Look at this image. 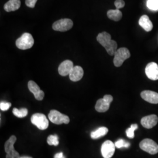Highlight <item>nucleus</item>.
<instances>
[{"instance_id": "423d86ee", "label": "nucleus", "mask_w": 158, "mask_h": 158, "mask_svg": "<svg viewBox=\"0 0 158 158\" xmlns=\"http://www.w3.org/2000/svg\"><path fill=\"white\" fill-rule=\"evenodd\" d=\"M17 141V137L15 136L12 135L6 141L4 148L6 155V158H19V154L14 149V143Z\"/></svg>"}, {"instance_id": "39448f33", "label": "nucleus", "mask_w": 158, "mask_h": 158, "mask_svg": "<svg viewBox=\"0 0 158 158\" xmlns=\"http://www.w3.org/2000/svg\"><path fill=\"white\" fill-rule=\"evenodd\" d=\"M31 121L40 130H46L49 126V121L46 117L41 113L34 114L31 118Z\"/></svg>"}, {"instance_id": "cd10ccee", "label": "nucleus", "mask_w": 158, "mask_h": 158, "mask_svg": "<svg viewBox=\"0 0 158 158\" xmlns=\"http://www.w3.org/2000/svg\"><path fill=\"white\" fill-rule=\"evenodd\" d=\"M38 0H25V4L29 8H34Z\"/></svg>"}, {"instance_id": "aec40b11", "label": "nucleus", "mask_w": 158, "mask_h": 158, "mask_svg": "<svg viewBox=\"0 0 158 158\" xmlns=\"http://www.w3.org/2000/svg\"><path fill=\"white\" fill-rule=\"evenodd\" d=\"M107 17L109 19L114 21H119L123 17V14L118 9L110 10L107 12Z\"/></svg>"}, {"instance_id": "6e6552de", "label": "nucleus", "mask_w": 158, "mask_h": 158, "mask_svg": "<svg viewBox=\"0 0 158 158\" xmlns=\"http://www.w3.org/2000/svg\"><path fill=\"white\" fill-rule=\"evenodd\" d=\"M113 96L105 95L102 98L99 99L95 106V109L98 113H104L107 111L110 108V104L113 102Z\"/></svg>"}, {"instance_id": "bb28decb", "label": "nucleus", "mask_w": 158, "mask_h": 158, "mask_svg": "<svg viewBox=\"0 0 158 158\" xmlns=\"http://www.w3.org/2000/svg\"><path fill=\"white\" fill-rule=\"evenodd\" d=\"M125 4V2L123 0H116L114 2V5L118 10L123 8Z\"/></svg>"}, {"instance_id": "9b49d317", "label": "nucleus", "mask_w": 158, "mask_h": 158, "mask_svg": "<svg viewBox=\"0 0 158 158\" xmlns=\"http://www.w3.org/2000/svg\"><path fill=\"white\" fill-rule=\"evenodd\" d=\"M145 73L148 79L152 80H158V64L155 62L148 63L145 68Z\"/></svg>"}, {"instance_id": "20e7f679", "label": "nucleus", "mask_w": 158, "mask_h": 158, "mask_svg": "<svg viewBox=\"0 0 158 158\" xmlns=\"http://www.w3.org/2000/svg\"><path fill=\"white\" fill-rule=\"evenodd\" d=\"M48 118L51 122L55 124H68L70 122V119L68 115L63 114L55 110H51L49 113Z\"/></svg>"}, {"instance_id": "f257e3e1", "label": "nucleus", "mask_w": 158, "mask_h": 158, "mask_svg": "<svg viewBox=\"0 0 158 158\" xmlns=\"http://www.w3.org/2000/svg\"><path fill=\"white\" fill-rule=\"evenodd\" d=\"M97 40L106 49L108 55L111 56L114 55L117 50V43L111 40L110 34L106 32L100 33L97 36Z\"/></svg>"}, {"instance_id": "9d476101", "label": "nucleus", "mask_w": 158, "mask_h": 158, "mask_svg": "<svg viewBox=\"0 0 158 158\" xmlns=\"http://www.w3.org/2000/svg\"><path fill=\"white\" fill-rule=\"evenodd\" d=\"M115 151V145L113 142L107 140L104 142L101 148V152L104 158H111Z\"/></svg>"}, {"instance_id": "b1692460", "label": "nucleus", "mask_w": 158, "mask_h": 158, "mask_svg": "<svg viewBox=\"0 0 158 158\" xmlns=\"http://www.w3.org/2000/svg\"><path fill=\"white\" fill-rule=\"evenodd\" d=\"M147 6L151 10L158 11V0H148Z\"/></svg>"}, {"instance_id": "7ed1b4c3", "label": "nucleus", "mask_w": 158, "mask_h": 158, "mask_svg": "<svg viewBox=\"0 0 158 158\" xmlns=\"http://www.w3.org/2000/svg\"><path fill=\"white\" fill-rule=\"evenodd\" d=\"M131 56L130 51L126 48H121L117 49L114 54V64L116 67L122 66L125 60L130 58Z\"/></svg>"}, {"instance_id": "f8f14e48", "label": "nucleus", "mask_w": 158, "mask_h": 158, "mask_svg": "<svg viewBox=\"0 0 158 158\" xmlns=\"http://www.w3.org/2000/svg\"><path fill=\"white\" fill-rule=\"evenodd\" d=\"M28 87L29 91L34 94L35 98L37 100L41 101L44 99L45 96L44 92L40 89L39 85H37L35 81L32 80L29 81L28 84Z\"/></svg>"}, {"instance_id": "ddd939ff", "label": "nucleus", "mask_w": 158, "mask_h": 158, "mask_svg": "<svg viewBox=\"0 0 158 158\" xmlns=\"http://www.w3.org/2000/svg\"><path fill=\"white\" fill-rule=\"evenodd\" d=\"M158 117L157 115L152 114L145 116L141 119V125L145 128L151 129L158 124Z\"/></svg>"}, {"instance_id": "dca6fc26", "label": "nucleus", "mask_w": 158, "mask_h": 158, "mask_svg": "<svg viewBox=\"0 0 158 158\" xmlns=\"http://www.w3.org/2000/svg\"><path fill=\"white\" fill-rule=\"evenodd\" d=\"M84 75V71L83 68L79 66H74L72 71L69 74V78L72 81H78L82 79Z\"/></svg>"}, {"instance_id": "393cba45", "label": "nucleus", "mask_w": 158, "mask_h": 158, "mask_svg": "<svg viewBox=\"0 0 158 158\" xmlns=\"http://www.w3.org/2000/svg\"><path fill=\"white\" fill-rule=\"evenodd\" d=\"M115 145L117 148H128L130 147V143L128 142L125 141L123 139H120L117 141L115 142Z\"/></svg>"}, {"instance_id": "0eeeda50", "label": "nucleus", "mask_w": 158, "mask_h": 158, "mask_svg": "<svg viewBox=\"0 0 158 158\" xmlns=\"http://www.w3.org/2000/svg\"><path fill=\"white\" fill-rule=\"evenodd\" d=\"M139 147L142 150L149 154L155 155L158 153V145L151 139H144L140 142Z\"/></svg>"}, {"instance_id": "4be33fe9", "label": "nucleus", "mask_w": 158, "mask_h": 158, "mask_svg": "<svg viewBox=\"0 0 158 158\" xmlns=\"http://www.w3.org/2000/svg\"><path fill=\"white\" fill-rule=\"evenodd\" d=\"M47 142L49 145L57 146L59 143V137L57 135H51L47 138Z\"/></svg>"}, {"instance_id": "c85d7f7f", "label": "nucleus", "mask_w": 158, "mask_h": 158, "mask_svg": "<svg viewBox=\"0 0 158 158\" xmlns=\"http://www.w3.org/2000/svg\"><path fill=\"white\" fill-rule=\"evenodd\" d=\"M54 158H66V156L64 155L63 153V152H59L57 153L55 156H54Z\"/></svg>"}, {"instance_id": "5701e85b", "label": "nucleus", "mask_w": 158, "mask_h": 158, "mask_svg": "<svg viewBox=\"0 0 158 158\" xmlns=\"http://www.w3.org/2000/svg\"><path fill=\"white\" fill-rule=\"evenodd\" d=\"M138 126L136 124L131 125V127L126 130V134H127V137H128L129 138H131V139L134 138L135 137L134 132H135L136 130L138 129Z\"/></svg>"}, {"instance_id": "2eb2a0df", "label": "nucleus", "mask_w": 158, "mask_h": 158, "mask_svg": "<svg viewBox=\"0 0 158 158\" xmlns=\"http://www.w3.org/2000/svg\"><path fill=\"white\" fill-rule=\"evenodd\" d=\"M142 98L146 102L151 104H158V93L155 91L145 90L141 93Z\"/></svg>"}, {"instance_id": "a878e982", "label": "nucleus", "mask_w": 158, "mask_h": 158, "mask_svg": "<svg viewBox=\"0 0 158 158\" xmlns=\"http://www.w3.org/2000/svg\"><path fill=\"white\" fill-rule=\"evenodd\" d=\"M11 106V103L8 102H0V109L1 111H5L8 110Z\"/></svg>"}, {"instance_id": "6ab92c4d", "label": "nucleus", "mask_w": 158, "mask_h": 158, "mask_svg": "<svg viewBox=\"0 0 158 158\" xmlns=\"http://www.w3.org/2000/svg\"><path fill=\"white\" fill-rule=\"evenodd\" d=\"M108 132V130L107 127H102L91 132L90 135L91 138L93 139H98L101 137L106 135L107 134Z\"/></svg>"}, {"instance_id": "f3484780", "label": "nucleus", "mask_w": 158, "mask_h": 158, "mask_svg": "<svg viewBox=\"0 0 158 158\" xmlns=\"http://www.w3.org/2000/svg\"><path fill=\"white\" fill-rule=\"evenodd\" d=\"M139 24L147 32H150L153 29V23L147 15H143L139 20Z\"/></svg>"}, {"instance_id": "f03ea898", "label": "nucleus", "mask_w": 158, "mask_h": 158, "mask_svg": "<svg viewBox=\"0 0 158 158\" xmlns=\"http://www.w3.org/2000/svg\"><path fill=\"white\" fill-rule=\"evenodd\" d=\"M17 48L21 50H27L31 48L34 44V38L31 34L24 33L16 40Z\"/></svg>"}, {"instance_id": "4468645a", "label": "nucleus", "mask_w": 158, "mask_h": 158, "mask_svg": "<svg viewBox=\"0 0 158 158\" xmlns=\"http://www.w3.org/2000/svg\"><path fill=\"white\" fill-rule=\"evenodd\" d=\"M73 68V62L70 60H66L59 65L58 68V72L60 75L62 76H66L69 75Z\"/></svg>"}, {"instance_id": "a211bd4d", "label": "nucleus", "mask_w": 158, "mask_h": 158, "mask_svg": "<svg viewBox=\"0 0 158 158\" xmlns=\"http://www.w3.org/2000/svg\"><path fill=\"white\" fill-rule=\"evenodd\" d=\"M21 6L20 0H10L4 6V8L6 12L16 11Z\"/></svg>"}, {"instance_id": "c756f323", "label": "nucleus", "mask_w": 158, "mask_h": 158, "mask_svg": "<svg viewBox=\"0 0 158 158\" xmlns=\"http://www.w3.org/2000/svg\"><path fill=\"white\" fill-rule=\"evenodd\" d=\"M19 158H32V157H29V156H21Z\"/></svg>"}, {"instance_id": "412c9836", "label": "nucleus", "mask_w": 158, "mask_h": 158, "mask_svg": "<svg viewBox=\"0 0 158 158\" xmlns=\"http://www.w3.org/2000/svg\"><path fill=\"white\" fill-rule=\"evenodd\" d=\"M12 113L15 116L18 118H23L25 117L28 113V111L27 108H23L21 109H18L17 108H13Z\"/></svg>"}, {"instance_id": "1a4fd4ad", "label": "nucleus", "mask_w": 158, "mask_h": 158, "mask_svg": "<svg viewBox=\"0 0 158 158\" xmlns=\"http://www.w3.org/2000/svg\"><path fill=\"white\" fill-rule=\"evenodd\" d=\"M73 23L70 19L64 18L53 23L52 28L56 31L66 32L73 27Z\"/></svg>"}]
</instances>
